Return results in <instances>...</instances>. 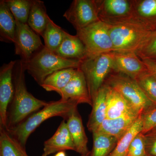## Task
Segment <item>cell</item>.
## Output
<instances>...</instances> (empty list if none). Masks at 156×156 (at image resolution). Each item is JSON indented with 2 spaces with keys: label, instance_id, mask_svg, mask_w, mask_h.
<instances>
[{
  "label": "cell",
  "instance_id": "cell-5",
  "mask_svg": "<svg viewBox=\"0 0 156 156\" xmlns=\"http://www.w3.org/2000/svg\"><path fill=\"white\" fill-rule=\"evenodd\" d=\"M113 88L128 101L139 115L156 108L135 80L120 73L112 72L104 83Z\"/></svg>",
  "mask_w": 156,
  "mask_h": 156
},
{
  "label": "cell",
  "instance_id": "cell-25",
  "mask_svg": "<svg viewBox=\"0 0 156 156\" xmlns=\"http://www.w3.org/2000/svg\"><path fill=\"white\" fill-rule=\"evenodd\" d=\"M93 147L90 156H108L115 147L118 140L108 134L94 132Z\"/></svg>",
  "mask_w": 156,
  "mask_h": 156
},
{
  "label": "cell",
  "instance_id": "cell-13",
  "mask_svg": "<svg viewBox=\"0 0 156 156\" xmlns=\"http://www.w3.org/2000/svg\"><path fill=\"white\" fill-rule=\"evenodd\" d=\"M58 94L62 100L72 101L77 105L87 104L92 106L86 78L79 68L69 83Z\"/></svg>",
  "mask_w": 156,
  "mask_h": 156
},
{
  "label": "cell",
  "instance_id": "cell-27",
  "mask_svg": "<svg viewBox=\"0 0 156 156\" xmlns=\"http://www.w3.org/2000/svg\"><path fill=\"white\" fill-rule=\"evenodd\" d=\"M65 32L49 17L47 27L42 36L45 47L50 51L55 52L63 41Z\"/></svg>",
  "mask_w": 156,
  "mask_h": 156
},
{
  "label": "cell",
  "instance_id": "cell-26",
  "mask_svg": "<svg viewBox=\"0 0 156 156\" xmlns=\"http://www.w3.org/2000/svg\"><path fill=\"white\" fill-rule=\"evenodd\" d=\"M142 129L143 121L140 115L128 132L118 141L115 147L108 156H128L131 141L137 134L142 132Z\"/></svg>",
  "mask_w": 156,
  "mask_h": 156
},
{
  "label": "cell",
  "instance_id": "cell-6",
  "mask_svg": "<svg viewBox=\"0 0 156 156\" xmlns=\"http://www.w3.org/2000/svg\"><path fill=\"white\" fill-rule=\"evenodd\" d=\"M85 47L86 58L114 52V48L107 23L99 20L76 30V35Z\"/></svg>",
  "mask_w": 156,
  "mask_h": 156
},
{
  "label": "cell",
  "instance_id": "cell-29",
  "mask_svg": "<svg viewBox=\"0 0 156 156\" xmlns=\"http://www.w3.org/2000/svg\"><path fill=\"white\" fill-rule=\"evenodd\" d=\"M135 81L144 92L156 104V79L147 71L138 76Z\"/></svg>",
  "mask_w": 156,
  "mask_h": 156
},
{
  "label": "cell",
  "instance_id": "cell-17",
  "mask_svg": "<svg viewBox=\"0 0 156 156\" xmlns=\"http://www.w3.org/2000/svg\"><path fill=\"white\" fill-rule=\"evenodd\" d=\"M139 117L126 116L116 119H106L94 132L108 134L114 136L119 140L128 132Z\"/></svg>",
  "mask_w": 156,
  "mask_h": 156
},
{
  "label": "cell",
  "instance_id": "cell-33",
  "mask_svg": "<svg viewBox=\"0 0 156 156\" xmlns=\"http://www.w3.org/2000/svg\"><path fill=\"white\" fill-rule=\"evenodd\" d=\"M148 156H156V128L144 134Z\"/></svg>",
  "mask_w": 156,
  "mask_h": 156
},
{
  "label": "cell",
  "instance_id": "cell-15",
  "mask_svg": "<svg viewBox=\"0 0 156 156\" xmlns=\"http://www.w3.org/2000/svg\"><path fill=\"white\" fill-rule=\"evenodd\" d=\"M67 150L76 151V149L67 123L64 120L53 136L44 143L42 156Z\"/></svg>",
  "mask_w": 156,
  "mask_h": 156
},
{
  "label": "cell",
  "instance_id": "cell-3",
  "mask_svg": "<svg viewBox=\"0 0 156 156\" xmlns=\"http://www.w3.org/2000/svg\"><path fill=\"white\" fill-rule=\"evenodd\" d=\"M22 62L26 71L40 86L48 76L55 72L65 69L79 68L81 60L62 58L44 45L30 59Z\"/></svg>",
  "mask_w": 156,
  "mask_h": 156
},
{
  "label": "cell",
  "instance_id": "cell-8",
  "mask_svg": "<svg viewBox=\"0 0 156 156\" xmlns=\"http://www.w3.org/2000/svg\"><path fill=\"white\" fill-rule=\"evenodd\" d=\"M95 2L98 18L107 24L115 25L137 21L134 14L133 0H95Z\"/></svg>",
  "mask_w": 156,
  "mask_h": 156
},
{
  "label": "cell",
  "instance_id": "cell-36",
  "mask_svg": "<svg viewBox=\"0 0 156 156\" xmlns=\"http://www.w3.org/2000/svg\"><path fill=\"white\" fill-rule=\"evenodd\" d=\"M90 154H91V151L89 152L88 154L86 155H81V156H90Z\"/></svg>",
  "mask_w": 156,
  "mask_h": 156
},
{
  "label": "cell",
  "instance_id": "cell-10",
  "mask_svg": "<svg viewBox=\"0 0 156 156\" xmlns=\"http://www.w3.org/2000/svg\"><path fill=\"white\" fill-rule=\"evenodd\" d=\"M63 17L76 30L100 20L95 0H74Z\"/></svg>",
  "mask_w": 156,
  "mask_h": 156
},
{
  "label": "cell",
  "instance_id": "cell-35",
  "mask_svg": "<svg viewBox=\"0 0 156 156\" xmlns=\"http://www.w3.org/2000/svg\"><path fill=\"white\" fill-rule=\"evenodd\" d=\"M54 156H66V154L64 151H60L57 153Z\"/></svg>",
  "mask_w": 156,
  "mask_h": 156
},
{
  "label": "cell",
  "instance_id": "cell-14",
  "mask_svg": "<svg viewBox=\"0 0 156 156\" xmlns=\"http://www.w3.org/2000/svg\"><path fill=\"white\" fill-rule=\"evenodd\" d=\"M105 85L106 89V119L140 116L122 95L113 88Z\"/></svg>",
  "mask_w": 156,
  "mask_h": 156
},
{
  "label": "cell",
  "instance_id": "cell-24",
  "mask_svg": "<svg viewBox=\"0 0 156 156\" xmlns=\"http://www.w3.org/2000/svg\"><path fill=\"white\" fill-rule=\"evenodd\" d=\"M0 156H29L25 147L5 128L1 127Z\"/></svg>",
  "mask_w": 156,
  "mask_h": 156
},
{
  "label": "cell",
  "instance_id": "cell-11",
  "mask_svg": "<svg viewBox=\"0 0 156 156\" xmlns=\"http://www.w3.org/2000/svg\"><path fill=\"white\" fill-rule=\"evenodd\" d=\"M16 62L10 61L0 69V127L5 129L8 108L14 95L13 70Z\"/></svg>",
  "mask_w": 156,
  "mask_h": 156
},
{
  "label": "cell",
  "instance_id": "cell-31",
  "mask_svg": "<svg viewBox=\"0 0 156 156\" xmlns=\"http://www.w3.org/2000/svg\"><path fill=\"white\" fill-rule=\"evenodd\" d=\"M128 156H148L144 134L140 132L134 137L128 149Z\"/></svg>",
  "mask_w": 156,
  "mask_h": 156
},
{
  "label": "cell",
  "instance_id": "cell-32",
  "mask_svg": "<svg viewBox=\"0 0 156 156\" xmlns=\"http://www.w3.org/2000/svg\"><path fill=\"white\" fill-rule=\"evenodd\" d=\"M143 121L142 133L145 134L156 128V108L141 115Z\"/></svg>",
  "mask_w": 156,
  "mask_h": 156
},
{
  "label": "cell",
  "instance_id": "cell-12",
  "mask_svg": "<svg viewBox=\"0 0 156 156\" xmlns=\"http://www.w3.org/2000/svg\"><path fill=\"white\" fill-rule=\"evenodd\" d=\"M112 59V72L120 73L136 79L138 76L147 71L143 61L135 53H110Z\"/></svg>",
  "mask_w": 156,
  "mask_h": 156
},
{
  "label": "cell",
  "instance_id": "cell-20",
  "mask_svg": "<svg viewBox=\"0 0 156 156\" xmlns=\"http://www.w3.org/2000/svg\"><path fill=\"white\" fill-rule=\"evenodd\" d=\"M133 4L136 20L156 31V0H133Z\"/></svg>",
  "mask_w": 156,
  "mask_h": 156
},
{
  "label": "cell",
  "instance_id": "cell-2",
  "mask_svg": "<svg viewBox=\"0 0 156 156\" xmlns=\"http://www.w3.org/2000/svg\"><path fill=\"white\" fill-rule=\"evenodd\" d=\"M78 105L60 99L48 102L42 109L34 113L22 122L8 131L22 146L25 147L30 134L46 120L54 117H60L67 120L72 112Z\"/></svg>",
  "mask_w": 156,
  "mask_h": 156
},
{
  "label": "cell",
  "instance_id": "cell-16",
  "mask_svg": "<svg viewBox=\"0 0 156 156\" xmlns=\"http://www.w3.org/2000/svg\"><path fill=\"white\" fill-rule=\"evenodd\" d=\"M66 123L74 144L75 151L81 155L87 154L90 152L87 147L88 137L77 107L72 112L66 120Z\"/></svg>",
  "mask_w": 156,
  "mask_h": 156
},
{
  "label": "cell",
  "instance_id": "cell-9",
  "mask_svg": "<svg viewBox=\"0 0 156 156\" xmlns=\"http://www.w3.org/2000/svg\"><path fill=\"white\" fill-rule=\"evenodd\" d=\"M16 20L15 33V54L20 56V59L25 61L41 49L42 44L40 36L30 27L27 23H23Z\"/></svg>",
  "mask_w": 156,
  "mask_h": 156
},
{
  "label": "cell",
  "instance_id": "cell-18",
  "mask_svg": "<svg viewBox=\"0 0 156 156\" xmlns=\"http://www.w3.org/2000/svg\"><path fill=\"white\" fill-rule=\"evenodd\" d=\"M92 109L87 123L88 130L96 131L106 119V89L104 84L92 100Z\"/></svg>",
  "mask_w": 156,
  "mask_h": 156
},
{
  "label": "cell",
  "instance_id": "cell-4",
  "mask_svg": "<svg viewBox=\"0 0 156 156\" xmlns=\"http://www.w3.org/2000/svg\"><path fill=\"white\" fill-rule=\"evenodd\" d=\"M108 25L114 52L119 53H135L155 31L136 21Z\"/></svg>",
  "mask_w": 156,
  "mask_h": 156
},
{
  "label": "cell",
  "instance_id": "cell-21",
  "mask_svg": "<svg viewBox=\"0 0 156 156\" xmlns=\"http://www.w3.org/2000/svg\"><path fill=\"white\" fill-rule=\"evenodd\" d=\"M16 20L4 0L0 1V40L7 43L15 41Z\"/></svg>",
  "mask_w": 156,
  "mask_h": 156
},
{
  "label": "cell",
  "instance_id": "cell-22",
  "mask_svg": "<svg viewBox=\"0 0 156 156\" xmlns=\"http://www.w3.org/2000/svg\"><path fill=\"white\" fill-rule=\"evenodd\" d=\"M49 17L44 2L33 0L27 24L39 36H43Z\"/></svg>",
  "mask_w": 156,
  "mask_h": 156
},
{
  "label": "cell",
  "instance_id": "cell-1",
  "mask_svg": "<svg viewBox=\"0 0 156 156\" xmlns=\"http://www.w3.org/2000/svg\"><path fill=\"white\" fill-rule=\"evenodd\" d=\"M26 70L21 59L17 60L13 70L14 93L8 108L6 130L9 131L48 104L38 99L27 90L26 84Z\"/></svg>",
  "mask_w": 156,
  "mask_h": 156
},
{
  "label": "cell",
  "instance_id": "cell-30",
  "mask_svg": "<svg viewBox=\"0 0 156 156\" xmlns=\"http://www.w3.org/2000/svg\"><path fill=\"white\" fill-rule=\"evenodd\" d=\"M141 60L156 62V31L135 52Z\"/></svg>",
  "mask_w": 156,
  "mask_h": 156
},
{
  "label": "cell",
  "instance_id": "cell-19",
  "mask_svg": "<svg viewBox=\"0 0 156 156\" xmlns=\"http://www.w3.org/2000/svg\"><path fill=\"white\" fill-rule=\"evenodd\" d=\"M54 53L62 58L68 59L82 60L86 58L83 44L76 35L65 33L61 44Z\"/></svg>",
  "mask_w": 156,
  "mask_h": 156
},
{
  "label": "cell",
  "instance_id": "cell-7",
  "mask_svg": "<svg viewBox=\"0 0 156 156\" xmlns=\"http://www.w3.org/2000/svg\"><path fill=\"white\" fill-rule=\"evenodd\" d=\"M79 69L83 73L86 78L92 101L107 78L113 71L111 55L110 53H105L84 58L81 60Z\"/></svg>",
  "mask_w": 156,
  "mask_h": 156
},
{
  "label": "cell",
  "instance_id": "cell-28",
  "mask_svg": "<svg viewBox=\"0 0 156 156\" xmlns=\"http://www.w3.org/2000/svg\"><path fill=\"white\" fill-rule=\"evenodd\" d=\"M16 20L27 23L33 0H4Z\"/></svg>",
  "mask_w": 156,
  "mask_h": 156
},
{
  "label": "cell",
  "instance_id": "cell-34",
  "mask_svg": "<svg viewBox=\"0 0 156 156\" xmlns=\"http://www.w3.org/2000/svg\"><path fill=\"white\" fill-rule=\"evenodd\" d=\"M148 72L156 79V62L149 60H142Z\"/></svg>",
  "mask_w": 156,
  "mask_h": 156
},
{
  "label": "cell",
  "instance_id": "cell-23",
  "mask_svg": "<svg viewBox=\"0 0 156 156\" xmlns=\"http://www.w3.org/2000/svg\"><path fill=\"white\" fill-rule=\"evenodd\" d=\"M77 69L67 68L59 70L48 76L40 85L48 92L58 93L69 83Z\"/></svg>",
  "mask_w": 156,
  "mask_h": 156
}]
</instances>
